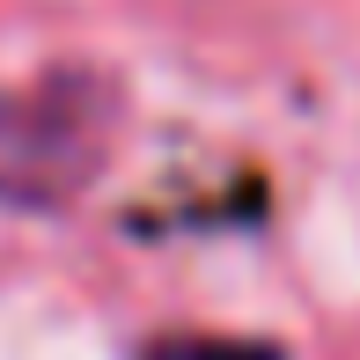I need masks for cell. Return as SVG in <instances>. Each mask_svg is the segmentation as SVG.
<instances>
[{"label": "cell", "instance_id": "1", "mask_svg": "<svg viewBox=\"0 0 360 360\" xmlns=\"http://www.w3.org/2000/svg\"><path fill=\"white\" fill-rule=\"evenodd\" d=\"M118 147V89L103 74H37L0 89V206L52 214L103 176Z\"/></svg>", "mask_w": 360, "mask_h": 360}, {"label": "cell", "instance_id": "2", "mask_svg": "<svg viewBox=\"0 0 360 360\" xmlns=\"http://www.w3.org/2000/svg\"><path fill=\"white\" fill-rule=\"evenodd\" d=\"M140 360H287L272 338H236V331H162L147 338Z\"/></svg>", "mask_w": 360, "mask_h": 360}]
</instances>
